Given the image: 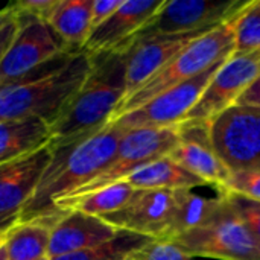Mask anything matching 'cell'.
<instances>
[{
    "instance_id": "obj_31",
    "label": "cell",
    "mask_w": 260,
    "mask_h": 260,
    "mask_svg": "<svg viewBox=\"0 0 260 260\" xmlns=\"http://www.w3.org/2000/svg\"><path fill=\"white\" fill-rule=\"evenodd\" d=\"M18 26H20V23H18V14H17L8 24H5L0 29V64H2L3 58L6 56V53L18 32Z\"/></svg>"
},
{
    "instance_id": "obj_18",
    "label": "cell",
    "mask_w": 260,
    "mask_h": 260,
    "mask_svg": "<svg viewBox=\"0 0 260 260\" xmlns=\"http://www.w3.org/2000/svg\"><path fill=\"white\" fill-rule=\"evenodd\" d=\"M53 142L50 126L37 117L0 120V166L27 157Z\"/></svg>"
},
{
    "instance_id": "obj_5",
    "label": "cell",
    "mask_w": 260,
    "mask_h": 260,
    "mask_svg": "<svg viewBox=\"0 0 260 260\" xmlns=\"http://www.w3.org/2000/svg\"><path fill=\"white\" fill-rule=\"evenodd\" d=\"M213 216L203 225L186 232L174 242L189 257L222 260H260V244L233 210L225 195Z\"/></svg>"
},
{
    "instance_id": "obj_12",
    "label": "cell",
    "mask_w": 260,
    "mask_h": 260,
    "mask_svg": "<svg viewBox=\"0 0 260 260\" xmlns=\"http://www.w3.org/2000/svg\"><path fill=\"white\" fill-rule=\"evenodd\" d=\"M50 158L52 148L49 145L0 166V236L18 224L23 207L34 195Z\"/></svg>"
},
{
    "instance_id": "obj_25",
    "label": "cell",
    "mask_w": 260,
    "mask_h": 260,
    "mask_svg": "<svg viewBox=\"0 0 260 260\" xmlns=\"http://www.w3.org/2000/svg\"><path fill=\"white\" fill-rule=\"evenodd\" d=\"M260 49V0H253L236 24V44L233 55Z\"/></svg>"
},
{
    "instance_id": "obj_29",
    "label": "cell",
    "mask_w": 260,
    "mask_h": 260,
    "mask_svg": "<svg viewBox=\"0 0 260 260\" xmlns=\"http://www.w3.org/2000/svg\"><path fill=\"white\" fill-rule=\"evenodd\" d=\"M59 0H18L14 2L12 6L23 14L32 15L35 18H40L47 23L50 14L53 12L55 6Z\"/></svg>"
},
{
    "instance_id": "obj_9",
    "label": "cell",
    "mask_w": 260,
    "mask_h": 260,
    "mask_svg": "<svg viewBox=\"0 0 260 260\" xmlns=\"http://www.w3.org/2000/svg\"><path fill=\"white\" fill-rule=\"evenodd\" d=\"M17 11V9H15ZM18 32L0 64V87L72 50L43 20L18 12Z\"/></svg>"
},
{
    "instance_id": "obj_8",
    "label": "cell",
    "mask_w": 260,
    "mask_h": 260,
    "mask_svg": "<svg viewBox=\"0 0 260 260\" xmlns=\"http://www.w3.org/2000/svg\"><path fill=\"white\" fill-rule=\"evenodd\" d=\"M209 134L230 172L260 171V108H227L209 123Z\"/></svg>"
},
{
    "instance_id": "obj_27",
    "label": "cell",
    "mask_w": 260,
    "mask_h": 260,
    "mask_svg": "<svg viewBox=\"0 0 260 260\" xmlns=\"http://www.w3.org/2000/svg\"><path fill=\"white\" fill-rule=\"evenodd\" d=\"M216 192L232 193L260 203V171L232 172L227 183Z\"/></svg>"
},
{
    "instance_id": "obj_32",
    "label": "cell",
    "mask_w": 260,
    "mask_h": 260,
    "mask_svg": "<svg viewBox=\"0 0 260 260\" xmlns=\"http://www.w3.org/2000/svg\"><path fill=\"white\" fill-rule=\"evenodd\" d=\"M235 105L239 107H251V108H260V73L257 78L251 82V85L239 96Z\"/></svg>"
},
{
    "instance_id": "obj_21",
    "label": "cell",
    "mask_w": 260,
    "mask_h": 260,
    "mask_svg": "<svg viewBox=\"0 0 260 260\" xmlns=\"http://www.w3.org/2000/svg\"><path fill=\"white\" fill-rule=\"evenodd\" d=\"M136 190H178V189H195L206 186L204 181L183 169L169 157L158 158L142 169L136 171L125 180Z\"/></svg>"
},
{
    "instance_id": "obj_1",
    "label": "cell",
    "mask_w": 260,
    "mask_h": 260,
    "mask_svg": "<svg viewBox=\"0 0 260 260\" xmlns=\"http://www.w3.org/2000/svg\"><path fill=\"white\" fill-rule=\"evenodd\" d=\"M122 136L123 131L110 122L70 143H50L52 158L34 195L23 207L18 224L41 221L53 227L64 216L56 210L55 203L98 177L110 165Z\"/></svg>"
},
{
    "instance_id": "obj_16",
    "label": "cell",
    "mask_w": 260,
    "mask_h": 260,
    "mask_svg": "<svg viewBox=\"0 0 260 260\" xmlns=\"http://www.w3.org/2000/svg\"><path fill=\"white\" fill-rule=\"evenodd\" d=\"M180 143L168 155L183 169L216 189H221L230 171L216 154L209 134V125L180 123Z\"/></svg>"
},
{
    "instance_id": "obj_6",
    "label": "cell",
    "mask_w": 260,
    "mask_h": 260,
    "mask_svg": "<svg viewBox=\"0 0 260 260\" xmlns=\"http://www.w3.org/2000/svg\"><path fill=\"white\" fill-rule=\"evenodd\" d=\"M180 143V126L137 128L125 131L110 165L91 181L67 197H81L98 189L125 181L143 166L168 157ZM66 198V197H64Z\"/></svg>"
},
{
    "instance_id": "obj_10",
    "label": "cell",
    "mask_w": 260,
    "mask_h": 260,
    "mask_svg": "<svg viewBox=\"0 0 260 260\" xmlns=\"http://www.w3.org/2000/svg\"><path fill=\"white\" fill-rule=\"evenodd\" d=\"M224 62L225 59L216 62L198 76L166 90L142 107L120 114L111 122L123 133L137 128H165L180 125Z\"/></svg>"
},
{
    "instance_id": "obj_13",
    "label": "cell",
    "mask_w": 260,
    "mask_h": 260,
    "mask_svg": "<svg viewBox=\"0 0 260 260\" xmlns=\"http://www.w3.org/2000/svg\"><path fill=\"white\" fill-rule=\"evenodd\" d=\"M163 3L165 0H123L102 24L90 32L84 50L90 55L126 53Z\"/></svg>"
},
{
    "instance_id": "obj_23",
    "label": "cell",
    "mask_w": 260,
    "mask_h": 260,
    "mask_svg": "<svg viewBox=\"0 0 260 260\" xmlns=\"http://www.w3.org/2000/svg\"><path fill=\"white\" fill-rule=\"evenodd\" d=\"M134 192L136 189L131 187L126 181H120L87 195L61 198L55 203V207L62 215L69 212H82L85 215L104 218L125 207Z\"/></svg>"
},
{
    "instance_id": "obj_30",
    "label": "cell",
    "mask_w": 260,
    "mask_h": 260,
    "mask_svg": "<svg viewBox=\"0 0 260 260\" xmlns=\"http://www.w3.org/2000/svg\"><path fill=\"white\" fill-rule=\"evenodd\" d=\"M123 0H93L91 5V30L102 24Z\"/></svg>"
},
{
    "instance_id": "obj_22",
    "label": "cell",
    "mask_w": 260,
    "mask_h": 260,
    "mask_svg": "<svg viewBox=\"0 0 260 260\" xmlns=\"http://www.w3.org/2000/svg\"><path fill=\"white\" fill-rule=\"evenodd\" d=\"M221 204V197L206 198L193 192V189L174 190V212L165 241L190 232L207 222Z\"/></svg>"
},
{
    "instance_id": "obj_24",
    "label": "cell",
    "mask_w": 260,
    "mask_h": 260,
    "mask_svg": "<svg viewBox=\"0 0 260 260\" xmlns=\"http://www.w3.org/2000/svg\"><path fill=\"white\" fill-rule=\"evenodd\" d=\"M148 241L151 239L145 236L133 235L128 232H119V235L110 241L50 260H125L131 251L142 247Z\"/></svg>"
},
{
    "instance_id": "obj_15",
    "label": "cell",
    "mask_w": 260,
    "mask_h": 260,
    "mask_svg": "<svg viewBox=\"0 0 260 260\" xmlns=\"http://www.w3.org/2000/svg\"><path fill=\"white\" fill-rule=\"evenodd\" d=\"M204 34L163 35V37H151L136 41L133 47L125 53L126 67H125L123 101L129 98L134 91H137L148 79H151L168 62H171L190 43H193Z\"/></svg>"
},
{
    "instance_id": "obj_19",
    "label": "cell",
    "mask_w": 260,
    "mask_h": 260,
    "mask_svg": "<svg viewBox=\"0 0 260 260\" xmlns=\"http://www.w3.org/2000/svg\"><path fill=\"white\" fill-rule=\"evenodd\" d=\"M93 0H59L47 24L72 50H84L91 32Z\"/></svg>"
},
{
    "instance_id": "obj_20",
    "label": "cell",
    "mask_w": 260,
    "mask_h": 260,
    "mask_svg": "<svg viewBox=\"0 0 260 260\" xmlns=\"http://www.w3.org/2000/svg\"><path fill=\"white\" fill-rule=\"evenodd\" d=\"M52 225L41 221L20 222L0 245V260H41L47 257Z\"/></svg>"
},
{
    "instance_id": "obj_7",
    "label": "cell",
    "mask_w": 260,
    "mask_h": 260,
    "mask_svg": "<svg viewBox=\"0 0 260 260\" xmlns=\"http://www.w3.org/2000/svg\"><path fill=\"white\" fill-rule=\"evenodd\" d=\"M253 0H165L136 41L163 35L204 34L245 11ZM134 41V43H136Z\"/></svg>"
},
{
    "instance_id": "obj_35",
    "label": "cell",
    "mask_w": 260,
    "mask_h": 260,
    "mask_svg": "<svg viewBox=\"0 0 260 260\" xmlns=\"http://www.w3.org/2000/svg\"><path fill=\"white\" fill-rule=\"evenodd\" d=\"M41 260H50V259H49V257H46V259H41Z\"/></svg>"
},
{
    "instance_id": "obj_33",
    "label": "cell",
    "mask_w": 260,
    "mask_h": 260,
    "mask_svg": "<svg viewBox=\"0 0 260 260\" xmlns=\"http://www.w3.org/2000/svg\"><path fill=\"white\" fill-rule=\"evenodd\" d=\"M15 15H17V11H15V8L12 6V3H9L6 8H3V9L0 11V29H2L5 24H8Z\"/></svg>"
},
{
    "instance_id": "obj_26",
    "label": "cell",
    "mask_w": 260,
    "mask_h": 260,
    "mask_svg": "<svg viewBox=\"0 0 260 260\" xmlns=\"http://www.w3.org/2000/svg\"><path fill=\"white\" fill-rule=\"evenodd\" d=\"M125 260H192L174 242L165 239H151L131 251Z\"/></svg>"
},
{
    "instance_id": "obj_14",
    "label": "cell",
    "mask_w": 260,
    "mask_h": 260,
    "mask_svg": "<svg viewBox=\"0 0 260 260\" xmlns=\"http://www.w3.org/2000/svg\"><path fill=\"white\" fill-rule=\"evenodd\" d=\"M174 212V190H136L120 210L104 216L119 232L165 239Z\"/></svg>"
},
{
    "instance_id": "obj_3",
    "label": "cell",
    "mask_w": 260,
    "mask_h": 260,
    "mask_svg": "<svg viewBox=\"0 0 260 260\" xmlns=\"http://www.w3.org/2000/svg\"><path fill=\"white\" fill-rule=\"evenodd\" d=\"M125 53L91 55L81 88L50 126L53 145L87 137L110 123L125 98Z\"/></svg>"
},
{
    "instance_id": "obj_17",
    "label": "cell",
    "mask_w": 260,
    "mask_h": 260,
    "mask_svg": "<svg viewBox=\"0 0 260 260\" xmlns=\"http://www.w3.org/2000/svg\"><path fill=\"white\" fill-rule=\"evenodd\" d=\"M119 235L113 225L98 216L85 215L82 212L66 213L52 229L47 257L55 259L59 256L72 254Z\"/></svg>"
},
{
    "instance_id": "obj_2",
    "label": "cell",
    "mask_w": 260,
    "mask_h": 260,
    "mask_svg": "<svg viewBox=\"0 0 260 260\" xmlns=\"http://www.w3.org/2000/svg\"><path fill=\"white\" fill-rule=\"evenodd\" d=\"M90 67V53L69 52L0 87V120L37 117L52 126L81 88Z\"/></svg>"
},
{
    "instance_id": "obj_28",
    "label": "cell",
    "mask_w": 260,
    "mask_h": 260,
    "mask_svg": "<svg viewBox=\"0 0 260 260\" xmlns=\"http://www.w3.org/2000/svg\"><path fill=\"white\" fill-rule=\"evenodd\" d=\"M218 193L225 195L233 210L239 215V218L244 221V224L248 227V230L253 233V236L260 244V203L232 193H224V192H218Z\"/></svg>"
},
{
    "instance_id": "obj_34",
    "label": "cell",
    "mask_w": 260,
    "mask_h": 260,
    "mask_svg": "<svg viewBox=\"0 0 260 260\" xmlns=\"http://www.w3.org/2000/svg\"><path fill=\"white\" fill-rule=\"evenodd\" d=\"M3 239H5V236H0V245H2V242H3Z\"/></svg>"
},
{
    "instance_id": "obj_11",
    "label": "cell",
    "mask_w": 260,
    "mask_h": 260,
    "mask_svg": "<svg viewBox=\"0 0 260 260\" xmlns=\"http://www.w3.org/2000/svg\"><path fill=\"white\" fill-rule=\"evenodd\" d=\"M259 73L260 49L242 55H232L215 73L213 79L181 123L209 125L215 117L236 104L239 96L251 85Z\"/></svg>"
},
{
    "instance_id": "obj_4",
    "label": "cell",
    "mask_w": 260,
    "mask_h": 260,
    "mask_svg": "<svg viewBox=\"0 0 260 260\" xmlns=\"http://www.w3.org/2000/svg\"><path fill=\"white\" fill-rule=\"evenodd\" d=\"M242 12L190 43L171 62L158 70L151 79H148L137 91L126 98L119 105L113 120L120 114L142 107L166 90L198 76L216 62L232 56L235 53L236 44V24Z\"/></svg>"
}]
</instances>
